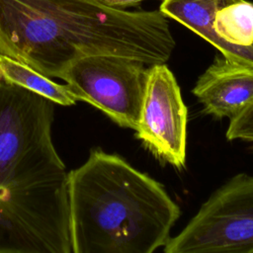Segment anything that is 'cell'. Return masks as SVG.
Segmentation results:
<instances>
[{
    "instance_id": "8",
    "label": "cell",
    "mask_w": 253,
    "mask_h": 253,
    "mask_svg": "<svg viewBox=\"0 0 253 253\" xmlns=\"http://www.w3.org/2000/svg\"><path fill=\"white\" fill-rule=\"evenodd\" d=\"M207 114L233 118L253 100V67L217 57L193 89Z\"/></svg>"
},
{
    "instance_id": "3",
    "label": "cell",
    "mask_w": 253,
    "mask_h": 253,
    "mask_svg": "<svg viewBox=\"0 0 253 253\" xmlns=\"http://www.w3.org/2000/svg\"><path fill=\"white\" fill-rule=\"evenodd\" d=\"M53 121L54 103L0 80V188L67 177Z\"/></svg>"
},
{
    "instance_id": "7",
    "label": "cell",
    "mask_w": 253,
    "mask_h": 253,
    "mask_svg": "<svg viewBox=\"0 0 253 253\" xmlns=\"http://www.w3.org/2000/svg\"><path fill=\"white\" fill-rule=\"evenodd\" d=\"M187 107L165 63L148 67L135 135L158 158L176 168L186 161Z\"/></svg>"
},
{
    "instance_id": "1",
    "label": "cell",
    "mask_w": 253,
    "mask_h": 253,
    "mask_svg": "<svg viewBox=\"0 0 253 253\" xmlns=\"http://www.w3.org/2000/svg\"><path fill=\"white\" fill-rule=\"evenodd\" d=\"M175 44L159 10L129 12L95 0H0V53L49 78L92 54L166 63Z\"/></svg>"
},
{
    "instance_id": "2",
    "label": "cell",
    "mask_w": 253,
    "mask_h": 253,
    "mask_svg": "<svg viewBox=\"0 0 253 253\" xmlns=\"http://www.w3.org/2000/svg\"><path fill=\"white\" fill-rule=\"evenodd\" d=\"M71 253H152L180 216L163 186L101 148L67 173Z\"/></svg>"
},
{
    "instance_id": "6",
    "label": "cell",
    "mask_w": 253,
    "mask_h": 253,
    "mask_svg": "<svg viewBox=\"0 0 253 253\" xmlns=\"http://www.w3.org/2000/svg\"><path fill=\"white\" fill-rule=\"evenodd\" d=\"M147 76L148 67L139 60L92 54L75 60L59 79L77 101L94 106L122 127L135 129Z\"/></svg>"
},
{
    "instance_id": "4",
    "label": "cell",
    "mask_w": 253,
    "mask_h": 253,
    "mask_svg": "<svg viewBox=\"0 0 253 253\" xmlns=\"http://www.w3.org/2000/svg\"><path fill=\"white\" fill-rule=\"evenodd\" d=\"M0 253H71L67 177L0 188Z\"/></svg>"
},
{
    "instance_id": "9",
    "label": "cell",
    "mask_w": 253,
    "mask_h": 253,
    "mask_svg": "<svg viewBox=\"0 0 253 253\" xmlns=\"http://www.w3.org/2000/svg\"><path fill=\"white\" fill-rule=\"evenodd\" d=\"M0 80L20 86L60 106L77 102L67 85L58 84L32 67L0 53Z\"/></svg>"
},
{
    "instance_id": "10",
    "label": "cell",
    "mask_w": 253,
    "mask_h": 253,
    "mask_svg": "<svg viewBox=\"0 0 253 253\" xmlns=\"http://www.w3.org/2000/svg\"><path fill=\"white\" fill-rule=\"evenodd\" d=\"M226 138L253 142V100L239 114L230 119Z\"/></svg>"
},
{
    "instance_id": "5",
    "label": "cell",
    "mask_w": 253,
    "mask_h": 253,
    "mask_svg": "<svg viewBox=\"0 0 253 253\" xmlns=\"http://www.w3.org/2000/svg\"><path fill=\"white\" fill-rule=\"evenodd\" d=\"M165 253H253V176L218 188L164 245Z\"/></svg>"
},
{
    "instance_id": "11",
    "label": "cell",
    "mask_w": 253,
    "mask_h": 253,
    "mask_svg": "<svg viewBox=\"0 0 253 253\" xmlns=\"http://www.w3.org/2000/svg\"><path fill=\"white\" fill-rule=\"evenodd\" d=\"M96 2L114 9H125L129 6H135L144 0H95Z\"/></svg>"
}]
</instances>
